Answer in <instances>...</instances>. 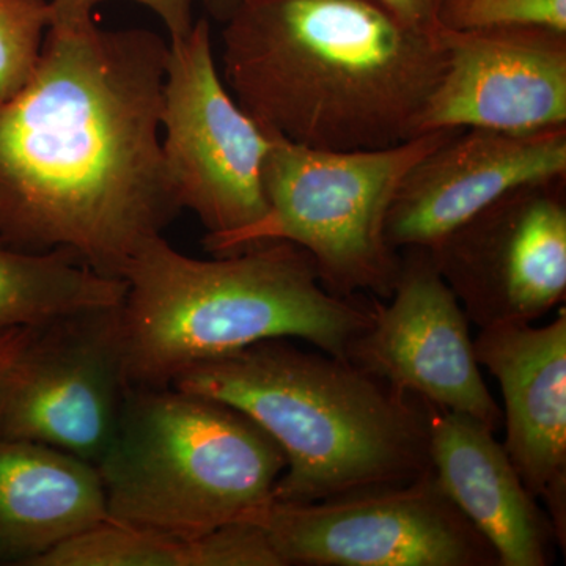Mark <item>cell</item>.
<instances>
[{
    "label": "cell",
    "instance_id": "1",
    "mask_svg": "<svg viewBox=\"0 0 566 566\" xmlns=\"http://www.w3.org/2000/svg\"><path fill=\"white\" fill-rule=\"evenodd\" d=\"M169 52L147 29L48 28L31 80L0 102V243L122 279L163 234L182 211L161 139Z\"/></svg>",
    "mask_w": 566,
    "mask_h": 566
},
{
    "label": "cell",
    "instance_id": "2",
    "mask_svg": "<svg viewBox=\"0 0 566 566\" xmlns=\"http://www.w3.org/2000/svg\"><path fill=\"white\" fill-rule=\"evenodd\" d=\"M222 24L227 88L264 132L304 147L412 139L446 70L436 28L379 0H243Z\"/></svg>",
    "mask_w": 566,
    "mask_h": 566
},
{
    "label": "cell",
    "instance_id": "3",
    "mask_svg": "<svg viewBox=\"0 0 566 566\" xmlns=\"http://www.w3.org/2000/svg\"><path fill=\"white\" fill-rule=\"evenodd\" d=\"M123 364L129 387H167L192 365L275 338L345 357L371 322L375 296H335L300 245L271 241L192 259L163 234L123 273Z\"/></svg>",
    "mask_w": 566,
    "mask_h": 566
},
{
    "label": "cell",
    "instance_id": "4",
    "mask_svg": "<svg viewBox=\"0 0 566 566\" xmlns=\"http://www.w3.org/2000/svg\"><path fill=\"white\" fill-rule=\"evenodd\" d=\"M172 386L232 406L281 447L286 465L271 501H324L431 469L420 398L289 338L192 365Z\"/></svg>",
    "mask_w": 566,
    "mask_h": 566
},
{
    "label": "cell",
    "instance_id": "5",
    "mask_svg": "<svg viewBox=\"0 0 566 566\" xmlns=\"http://www.w3.org/2000/svg\"><path fill=\"white\" fill-rule=\"evenodd\" d=\"M285 465L243 412L167 386L128 390L96 468L111 521L200 536L270 502Z\"/></svg>",
    "mask_w": 566,
    "mask_h": 566
},
{
    "label": "cell",
    "instance_id": "6",
    "mask_svg": "<svg viewBox=\"0 0 566 566\" xmlns=\"http://www.w3.org/2000/svg\"><path fill=\"white\" fill-rule=\"evenodd\" d=\"M455 132L424 133L375 150H322L271 134L263 167L266 212L248 229L205 240V248L219 256L286 241L314 259L327 292L387 300L401 260L385 232L395 192L411 167Z\"/></svg>",
    "mask_w": 566,
    "mask_h": 566
},
{
    "label": "cell",
    "instance_id": "7",
    "mask_svg": "<svg viewBox=\"0 0 566 566\" xmlns=\"http://www.w3.org/2000/svg\"><path fill=\"white\" fill-rule=\"evenodd\" d=\"M240 521L262 528L283 566H499L433 469L324 501H270Z\"/></svg>",
    "mask_w": 566,
    "mask_h": 566
},
{
    "label": "cell",
    "instance_id": "8",
    "mask_svg": "<svg viewBox=\"0 0 566 566\" xmlns=\"http://www.w3.org/2000/svg\"><path fill=\"white\" fill-rule=\"evenodd\" d=\"M169 46L163 151L182 210L196 212L208 232L205 240H216L248 229L266 212L263 167L273 136L227 88L208 17Z\"/></svg>",
    "mask_w": 566,
    "mask_h": 566
},
{
    "label": "cell",
    "instance_id": "9",
    "mask_svg": "<svg viewBox=\"0 0 566 566\" xmlns=\"http://www.w3.org/2000/svg\"><path fill=\"white\" fill-rule=\"evenodd\" d=\"M128 386L120 305L43 324L0 382V436L98 464Z\"/></svg>",
    "mask_w": 566,
    "mask_h": 566
},
{
    "label": "cell",
    "instance_id": "10",
    "mask_svg": "<svg viewBox=\"0 0 566 566\" xmlns=\"http://www.w3.org/2000/svg\"><path fill=\"white\" fill-rule=\"evenodd\" d=\"M428 251L480 329L543 318L566 294V178L505 193Z\"/></svg>",
    "mask_w": 566,
    "mask_h": 566
},
{
    "label": "cell",
    "instance_id": "11",
    "mask_svg": "<svg viewBox=\"0 0 566 566\" xmlns=\"http://www.w3.org/2000/svg\"><path fill=\"white\" fill-rule=\"evenodd\" d=\"M387 300L374 297L371 322L353 338L346 359L400 392L495 431L502 409L476 363L469 319L436 270L427 248L400 251Z\"/></svg>",
    "mask_w": 566,
    "mask_h": 566
},
{
    "label": "cell",
    "instance_id": "12",
    "mask_svg": "<svg viewBox=\"0 0 566 566\" xmlns=\"http://www.w3.org/2000/svg\"><path fill=\"white\" fill-rule=\"evenodd\" d=\"M446 70L417 136L439 129L538 133L566 126V32L538 25H436Z\"/></svg>",
    "mask_w": 566,
    "mask_h": 566
},
{
    "label": "cell",
    "instance_id": "13",
    "mask_svg": "<svg viewBox=\"0 0 566 566\" xmlns=\"http://www.w3.org/2000/svg\"><path fill=\"white\" fill-rule=\"evenodd\" d=\"M558 178H566V126L526 134L457 129L398 186L387 243L398 252L433 248L505 193Z\"/></svg>",
    "mask_w": 566,
    "mask_h": 566
},
{
    "label": "cell",
    "instance_id": "14",
    "mask_svg": "<svg viewBox=\"0 0 566 566\" xmlns=\"http://www.w3.org/2000/svg\"><path fill=\"white\" fill-rule=\"evenodd\" d=\"M504 398L506 455L535 499L566 486V312L546 326L506 323L474 338Z\"/></svg>",
    "mask_w": 566,
    "mask_h": 566
},
{
    "label": "cell",
    "instance_id": "15",
    "mask_svg": "<svg viewBox=\"0 0 566 566\" xmlns=\"http://www.w3.org/2000/svg\"><path fill=\"white\" fill-rule=\"evenodd\" d=\"M424 411L431 469L453 504L493 547L499 566L553 564V524L494 431L428 403Z\"/></svg>",
    "mask_w": 566,
    "mask_h": 566
},
{
    "label": "cell",
    "instance_id": "16",
    "mask_svg": "<svg viewBox=\"0 0 566 566\" xmlns=\"http://www.w3.org/2000/svg\"><path fill=\"white\" fill-rule=\"evenodd\" d=\"M107 520L95 464L0 436V560L33 566L54 547Z\"/></svg>",
    "mask_w": 566,
    "mask_h": 566
},
{
    "label": "cell",
    "instance_id": "17",
    "mask_svg": "<svg viewBox=\"0 0 566 566\" xmlns=\"http://www.w3.org/2000/svg\"><path fill=\"white\" fill-rule=\"evenodd\" d=\"M33 566H283L262 528L245 521L200 536L104 521Z\"/></svg>",
    "mask_w": 566,
    "mask_h": 566
},
{
    "label": "cell",
    "instance_id": "18",
    "mask_svg": "<svg viewBox=\"0 0 566 566\" xmlns=\"http://www.w3.org/2000/svg\"><path fill=\"white\" fill-rule=\"evenodd\" d=\"M125 293L123 279L96 273L66 249L25 252L0 243V331L118 307Z\"/></svg>",
    "mask_w": 566,
    "mask_h": 566
},
{
    "label": "cell",
    "instance_id": "19",
    "mask_svg": "<svg viewBox=\"0 0 566 566\" xmlns=\"http://www.w3.org/2000/svg\"><path fill=\"white\" fill-rule=\"evenodd\" d=\"M50 22V0H0V102L31 80Z\"/></svg>",
    "mask_w": 566,
    "mask_h": 566
},
{
    "label": "cell",
    "instance_id": "20",
    "mask_svg": "<svg viewBox=\"0 0 566 566\" xmlns=\"http://www.w3.org/2000/svg\"><path fill=\"white\" fill-rule=\"evenodd\" d=\"M436 25L452 31L538 25L566 32V0H439Z\"/></svg>",
    "mask_w": 566,
    "mask_h": 566
},
{
    "label": "cell",
    "instance_id": "21",
    "mask_svg": "<svg viewBox=\"0 0 566 566\" xmlns=\"http://www.w3.org/2000/svg\"><path fill=\"white\" fill-rule=\"evenodd\" d=\"M102 2L104 0H50V25L69 28V25L91 21L93 9ZM133 2L148 7L153 13L161 18L169 32V40L185 39L196 24L193 6L197 0H133Z\"/></svg>",
    "mask_w": 566,
    "mask_h": 566
},
{
    "label": "cell",
    "instance_id": "22",
    "mask_svg": "<svg viewBox=\"0 0 566 566\" xmlns=\"http://www.w3.org/2000/svg\"><path fill=\"white\" fill-rule=\"evenodd\" d=\"M395 14L422 29L436 28L439 0H379Z\"/></svg>",
    "mask_w": 566,
    "mask_h": 566
},
{
    "label": "cell",
    "instance_id": "23",
    "mask_svg": "<svg viewBox=\"0 0 566 566\" xmlns=\"http://www.w3.org/2000/svg\"><path fill=\"white\" fill-rule=\"evenodd\" d=\"M35 329L36 327H14L0 331V382L24 352Z\"/></svg>",
    "mask_w": 566,
    "mask_h": 566
},
{
    "label": "cell",
    "instance_id": "24",
    "mask_svg": "<svg viewBox=\"0 0 566 566\" xmlns=\"http://www.w3.org/2000/svg\"><path fill=\"white\" fill-rule=\"evenodd\" d=\"M241 2H243V0H202L208 18H214V20L219 22L229 20Z\"/></svg>",
    "mask_w": 566,
    "mask_h": 566
}]
</instances>
